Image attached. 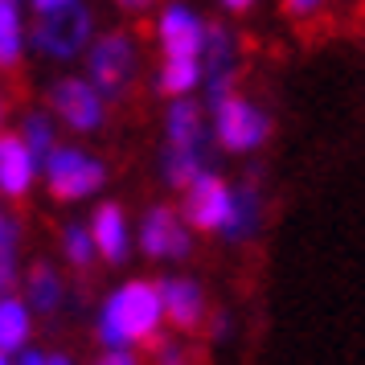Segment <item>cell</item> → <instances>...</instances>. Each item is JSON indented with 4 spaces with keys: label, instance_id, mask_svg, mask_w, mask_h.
I'll return each instance as SVG.
<instances>
[{
    "label": "cell",
    "instance_id": "25",
    "mask_svg": "<svg viewBox=\"0 0 365 365\" xmlns=\"http://www.w3.org/2000/svg\"><path fill=\"white\" fill-rule=\"evenodd\" d=\"M99 365H135V361H132V353H128V349H111V357H103Z\"/></svg>",
    "mask_w": 365,
    "mask_h": 365
},
{
    "label": "cell",
    "instance_id": "13",
    "mask_svg": "<svg viewBox=\"0 0 365 365\" xmlns=\"http://www.w3.org/2000/svg\"><path fill=\"white\" fill-rule=\"evenodd\" d=\"M91 238H95V250L107 263H123L128 259V222H123V210L119 205H99L95 222H91Z\"/></svg>",
    "mask_w": 365,
    "mask_h": 365
},
{
    "label": "cell",
    "instance_id": "30",
    "mask_svg": "<svg viewBox=\"0 0 365 365\" xmlns=\"http://www.w3.org/2000/svg\"><path fill=\"white\" fill-rule=\"evenodd\" d=\"M46 365H70V357H46Z\"/></svg>",
    "mask_w": 365,
    "mask_h": 365
},
{
    "label": "cell",
    "instance_id": "3",
    "mask_svg": "<svg viewBox=\"0 0 365 365\" xmlns=\"http://www.w3.org/2000/svg\"><path fill=\"white\" fill-rule=\"evenodd\" d=\"M140 66V50L128 34H103L91 50H86V70H91V86L103 99H119L128 83L135 78Z\"/></svg>",
    "mask_w": 365,
    "mask_h": 365
},
{
    "label": "cell",
    "instance_id": "28",
    "mask_svg": "<svg viewBox=\"0 0 365 365\" xmlns=\"http://www.w3.org/2000/svg\"><path fill=\"white\" fill-rule=\"evenodd\" d=\"M222 4H226L230 13H247V9H250V4H255V0H222Z\"/></svg>",
    "mask_w": 365,
    "mask_h": 365
},
{
    "label": "cell",
    "instance_id": "32",
    "mask_svg": "<svg viewBox=\"0 0 365 365\" xmlns=\"http://www.w3.org/2000/svg\"><path fill=\"white\" fill-rule=\"evenodd\" d=\"M0 365H9V361H4V353H0Z\"/></svg>",
    "mask_w": 365,
    "mask_h": 365
},
{
    "label": "cell",
    "instance_id": "5",
    "mask_svg": "<svg viewBox=\"0 0 365 365\" xmlns=\"http://www.w3.org/2000/svg\"><path fill=\"white\" fill-rule=\"evenodd\" d=\"M267 132H271V119H267V111H259L255 103L238 99V95H226V99L214 103V135L217 144L226 152H250L259 148L267 140Z\"/></svg>",
    "mask_w": 365,
    "mask_h": 365
},
{
    "label": "cell",
    "instance_id": "20",
    "mask_svg": "<svg viewBox=\"0 0 365 365\" xmlns=\"http://www.w3.org/2000/svg\"><path fill=\"white\" fill-rule=\"evenodd\" d=\"M21 58V17L17 0H0V70L17 66Z\"/></svg>",
    "mask_w": 365,
    "mask_h": 365
},
{
    "label": "cell",
    "instance_id": "2",
    "mask_svg": "<svg viewBox=\"0 0 365 365\" xmlns=\"http://www.w3.org/2000/svg\"><path fill=\"white\" fill-rule=\"evenodd\" d=\"M91 34H95V17L83 0L74 4H62V9H50L41 13V21L34 25V46L46 58H78V53L91 46Z\"/></svg>",
    "mask_w": 365,
    "mask_h": 365
},
{
    "label": "cell",
    "instance_id": "29",
    "mask_svg": "<svg viewBox=\"0 0 365 365\" xmlns=\"http://www.w3.org/2000/svg\"><path fill=\"white\" fill-rule=\"evenodd\" d=\"M115 4H123V9H144V4H152V0H115Z\"/></svg>",
    "mask_w": 365,
    "mask_h": 365
},
{
    "label": "cell",
    "instance_id": "26",
    "mask_svg": "<svg viewBox=\"0 0 365 365\" xmlns=\"http://www.w3.org/2000/svg\"><path fill=\"white\" fill-rule=\"evenodd\" d=\"M37 13H50V9H62V4H74V0H34Z\"/></svg>",
    "mask_w": 365,
    "mask_h": 365
},
{
    "label": "cell",
    "instance_id": "9",
    "mask_svg": "<svg viewBox=\"0 0 365 365\" xmlns=\"http://www.w3.org/2000/svg\"><path fill=\"white\" fill-rule=\"evenodd\" d=\"M140 247L144 255L152 259H185L189 255V230H185V222L168 205H156L144 214V226H140Z\"/></svg>",
    "mask_w": 365,
    "mask_h": 365
},
{
    "label": "cell",
    "instance_id": "19",
    "mask_svg": "<svg viewBox=\"0 0 365 365\" xmlns=\"http://www.w3.org/2000/svg\"><path fill=\"white\" fill-rule=\"evenodd\" d=\"M58 299H62V279H58V271L46 267V263H37L34 271H29V308H34V312H53Z\"/></svg>",
    "mask_w": 365,
    "mask_h": 365
},
{
    "label": "cell",
    "instance_id": "15",
    "mask_svg": "<svg viewBox=\"0 0 365 365\" xmlns=\"http://www.w3.org/2000/svg\"><path fill=\"white\" fill-rule=\"evenodd\" d=\"M263 222V201H259V189L255 185H238L234 189V210H230V222H226V238H250Z\"/></svg>",
    "mask_w": 365,
    "mask_h": 365
},
{
    "label": "cell",
    "instance_id": "1",
    "mask_svg": "<svg viewBox=\"0 0 365 365\" xmlns=\"http://www.w3.org/2000/svg\"><path fill=\"white\" fill-rule=\"evenodd\" d=\"M160 320H165L160 283L132 279L103 304L99 341L107 349H128V345H135V341H152L156 329H160Z\"/></svg>",
    "mask_w": 365,
    "mask_h": 365
},
{
    "label": "cell",
    "instance_id": "17",
    "mask_svg": "<svg viewBox=\"0 0 365 365\" xmlns=\"http://www.w3.org/2000/svg\"><path fill=\"white\" fill-rule=\"evenodd\" d=\"M29 341V308L21 299H0V353H17Z\"/></svg>",
    "mask_w": 365,
    "mask_h": 365
},
{
    "label": "cell",
    "instance_id": "7",
    "mask_svg": "<svg viewBox=\"0 0 365 365\" xmlns=\"http://www.w3.org/2000/svg\"><path fill=\"white\" fill-rule=\"evenodd\" d=\"M201 83H205V95H210V107L217 99H226L234 91V70H238V50H234V34L222 29V25H205V37H201Z\"/></svg>",
    "mask_w": 365,
    "mask_h": 365
},
{
    "label": "cell",
    "instance_id": "33",
    "mask_svg": "<svg viewBox=\"0 0 365 365\" xmlns=\"http://www.w3.org/2000/svg\"><path fill=\"white\" fill-rule=\"evenodd\" d=\"M177 365H181V361H177Z\"/></svg>",
    "mask_w": 365,
    "mask_h": 365
},
{
    "label": "cell",
    "instance_id": "6",
    "mask_svg": "<svg viewBox=\"0 0 365 365\" xmlns=\"http://www.w3.org/2000/svg\"><path fill=\"white\" fill-rule=\"evenodd\" d=\"M234 210V189L214 173H197L193 181L185 185V222L197 226V230L222 234L230 222Z\"/></svg>",
    "mask_w": 365,
    "mask_h": 365
},
{
    "label": "cell",
    "instance_id": "10",
    "mask_svg": "<svg viewBox=\"0 0 365 365\" xmlns=\"http://www.w3.org/2000/svg\"><path fill=\"white\" fill-rule=\"evenodd\" d=\"M201 37H205V21L197 13H189L181 4L165 9V17H160V50H165V58H197Z\"/></svg>",
    "mask_w": 365,
    "mask_h": 365
},
{
    "label": "cell",
    "instance_id": "22",
    "mask_svg": "<svg viewBox=\"0 0 365 365\" xmlns=\"http://www.w3.org/2000/svg\"><path fill=\"white\" fill-rule=\"evenodd\" d=\"M62 247H66V259L74 267H91V259H95V238H91V230H83V226H66Z\"/></svg>",
    "mask_w": 365,
    "mask_h": 365
},
{
    "label": "cell",
    "instance_id": "27",
    "mask_svg": "<svg viewBox=\"0 0 365 365\" xmlns=\"http://www.w3.org/2000/svg\"><path fill=\"white\" fill-rule=\"evenodd\" d=\"M17 365H46V357H41V353H34V349H29V353H21V357H17Z\"/></svg>",
    "mask_w": 365,
    "mask_h": 365
},
{
    "label": "cell",
    "instance_id": "11",
    "mask_svg": "<svg viewBox=\"0 0 365 365\" xmlns=\"http://www.w3.org/2000/svg\"><path fill=\"white\" fill-rule=\"evenodd\" d=\"M37 177L34 152L25 148L21 135H0V193L4 197H25Z\"/></svg>",
    "mask_w": 365,
    "mask_h": 365
},
{
    "label": "cell",
    "instance_id": "31",
    "mask_svg": "<svg viewBox=\"0 0 365 365\" xmlns=\"http://www.w3.org/2000/svg\"><path fill=\"white\" fill-rule=\"evenodd\" d=\"M0 238H4V217H0Z\"/></svg>",
    "mask_w": 365,
    "mask_h": 365
},
{
    "label": "cell",
    "instance_id": "24",
    "mask_svg": "<svg viewBox=\"0 0 365 365\" xmlns=\"http://www.w3.org/2000/svg\"><path fill=\"white\" fill-rule=\"evenodd\" d=\"M287 4V13H296V17H304V13H312V9H320L324 0H283Z\"/></svg>",
    "mask_w": 365,
    "mask_h": 365
},
{
    "label": "cell",
    "instance_id": "12",
    "mask_svg": "<svg viewBox=\"0 0 365 365\" xmlns=\"http://www.w3.org/2000/svg\"><path fill=\"white\" fill-rule=\"evenodd\" d=\"M160 304H165V320H173L177 329H197L205 316V296L193 279H165L160 283Z\"/></svg>",
    "mask_w": 365,
    "mask_h": 365
},
{
    "label": "cell",
    "instance_id": "14",
    "mask_svg": "<svg viewBox=\"0 0 365 365\" xmlns=\"http://www.w3.org/2000/svg\"><path fill=\"white\" fill-rule=\"evenodd\" d=\"M168 144H177V148H193V144H205V128H201V107L193 99H181L168 107Z\"/></svg>",
    "mask_w": 365,
    "mask_h": 365
},
{
    "label": "cell",
    "instance_id": "8",
    "mask_svg": "<svg viewBox=\"0 0 365 365\" xmlns=\"http://www.w3.org/2000/svg\"><path fill=\"white\" fill-rule=\"evenodd\" d=\"M50 99H53V111L66 119V128H74V132H95L103 123V95L83 78L53 83Z\"/></svg>",
    "mask_w": 365,
    "mask_h": 365
},
{
    "label": "cell",
    "instance_id": "4",
    "mask_svg": "<svg viewBox=\"0 0 365 365\" xmlns=\"http://www.w3.org/2000/svg\"><path fill=\"white\" fill-rule=\"evenodd\" d=\"M41 165H46L50 193H53L58 201H78V197H86V193H95V189L103 185V177H107L103 160L86 156V152H78V148H58V144L50 148V156H46Z\"/></svg>",
    "mask_w": 365,
    "mask_h": 365
},
{
    "label": "cell",
    "instance_id": "21",
    "mask_svg": "<svg viewBox=\"0 0 365 365\" xmlns=\"http://www.w3.org/2000/svg\"><path fill=\"white\" fill-rule=\"evenodd\" d=\"M21 140H25V148L34 152V160L41 165V160L50 156V148H53V123H50V115H41V111L25 115V123H21Z\"/></svg>",
    "mask_w": 365,
    "mask_h": 365
},
{
    "label": "cell",
    "instance_id": "18",
    "mask_svg": "<svg viewBox=\"0 0 365 365\" xmlns=\"http://www.w3.org/2000/svg\"><path fill=\"white\" fill-rule=\"evenodd\" d=\"M156 86L165 91V95H193L201 86V62L197 58H165V70H160V78Z\"/></svg>",
    "mask_w": 365,
    "mask_h": 365
},
{
    "label": "cell",
    "instance_id": "16",
    "mask_svg": "<svg viewBox=\"0 0 365 365\" xmlns=\"http://www.w3.org/2000/svg\"><path fill=\"white\" fill-rule=\"evenodd\" d=\"M197 173H205V144H193V148H177L168 144L165 152V181L173 189H185Z\"/></svg>",
    "mask_w": 365,
    "mask_h": 365
},
{
    "label": "cell",
    "instance_id": "23",
    "mask_svg": "<svg viewBox=\"0 0 365 365\" xmlns=\"http://www.w3.org/2000/svg\"><path fill=\"white\" fill-rule=\"evenodd\" d=\"M13 238H17V230L4 226V238H0V296H4L9 283H13Z\"/></svg>",
    "mask_w": 365,
    "mask_h": 365
}]
</instances>
